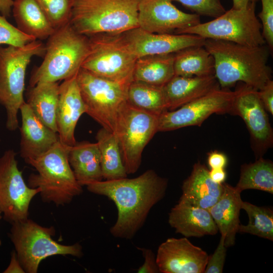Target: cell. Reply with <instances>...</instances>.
Returning a JSON list of instances; mask_svg holds the SVG:
<instances>
[{"instance_id":"4fadbf2b","label":"cell","mask_w":273,"mask_h":273,"mask_svg":"<svg viewBox=\"0 0 273 273\" xmlns=\"http://www.w3.org/2000/svg\"><path fill=\"white\" fill-rule=\"evenodd\" d=\"M235 95V90L220 88L177 109L164 111L159 117L158 131L200 126L213 114H230Z\"/></svg>"},{"instance_id":"8d00e7d4","label":"cell","mask_w":273,"mask_h":273,"mask_svg":"<svg viewBox=\"0 0 273 273\" xmlns=\"http://www.w3.org/2000/svg\"><path fill=\"white\" fill-rule=\"evenodd\" d=\"M225 237L221 235V237L214 252L208 256L207 263L204 272L205 273H221L226 255V247L224 245Z\"/></svg>"},{"instance_id":"8992f818","label":"cell","mask_w":273,"mask_h":273,"mask_svg":"<svg viewBox=\"0 0 273 273\" xmlns=\"http://www.w3.org/2000/svg\"><path fill=\"white\" fill-rule=\"evenodd\" d=\"M76 79L85 113L116 136L128 104L127 91L131 82L109 80L81 68Z\"/></svg>"},{"instance_id":"6da1fadb","label":"cell","mask_w":273,"mask_h":273,"mask_svg":"<svg viewBox=\"0 0 273 273\" xmlns=\"http://www.w3.org/2000/svg\"><path fill=\"white\" fill-rule=\"evenodd\" d=\"M167 186V178L148 169L135 178L101 180L86 186L89 192L115 203L118 215L111 234L130 240L143 226L153 207L163 198Z\"/></svg>"},{"instance_id":"1f68e13d","label":"cell","mask_w":273,"mask_h":273,"mask_svg":"<svg viewBox=\"0 0 273 273\" xmlns=\"http://www.w3.org/2000/svg\"><path fill=\"white\" fill-rule=\"evenodd\" d=\"M241 208L247 213L249 222L246 225L240 224L238 232L248 233L272 241V210L244 201L242 202Z\"/></svg>"},{"instance_id":"7402d4cb","label":"cell","mask_w":273,"mask_h":273,"mask_svg":"<svg viewBox=\"0 0 273 273\" xmlns=\"http://www.w3.org/2000/svg\"><path fill=\"white\" fill-rule=\"evenodd\" d=\"M220 88L214 75L193 77L174 76L163 86L166 109L174 110Z\"/></svg>"},{"instance_id":"5b68a950","label":"cell","mask_w":273,"mask_h":273,"mask_svg":"<svg viewBox=\"0 0 273 273\" xmlns=\"http://www.w3.org/2000/svg\"><path fill=\"white\" fill-rule=\"evenodd\" d=\"M69 147L59 140L43 154L25 161L37 172L30 175L28 186L38 188L43 201L57 206L70 203L82 193V186L77 182L69 163Z\"/></svg>"},{"instance_id":"ba28073f","label":"cell","mask_w":273,"mask_h":273,"mask_svg":"<svg viewBox=\"0 0 273 273\" xmlns=\"http://www.w3.org/2000/svg\"><path fill=\"white\" fill-rule=\"evenodd\" d=\"M12 224L10 238L25 272L36 273L40 262L50 256L70 255L81 257L83 255L82 247L79 243L65 245L54 240L53 226H42L28 218Z\"/></svg>"},{"instance_id":"52a82bcc","label":"cell","mask_w":273,"mask_h":273,"mask_svg":"<svg viewBox=\"0 0 273 273\" xmlns=\"http://www.w3.org/2000/svg\"><path fill=\"white\" fill-rule=\"evenodd\" d=\"M45 52V45L40 40L21 47L0 45V104L6 110V127L10 131L18 128L27 66L33 57L43 56Z\"/></svg>"},{"instance_id":"83f0119b","label":"cell","mask_w":273,"mask_h":273,"mask_svg":"<svg viewBox=\"0 0 273 273\" xmlns=\"http://www.w3.org/2000/svg\"><path fill=\"white\" fill-rule=\"evenodd\" d=\"M174 76L214 75V60L204 46H192L174 54Z\"/></svg>"},{"instance_id":"ffe728a7","label":"cell","mask_w":273,"mask_h":273,"mask_svg":"<svg viewBox=\"0 0 273 273\" xmlns=\"http://www.w3.org/2000/svg\"><path fill=\"white\" fill-rule=\"evenodd\" d=\"M168 223L185 237L214 235L218 231L207 209L180 200L171 209Z\"/></svg>"},{"instance_id":"d6a6232c","label":"cell","mask_w":273,"mask_h":273,"mask_svg":"<svg viewBox=\"0 0 273 273\" xmlns=\"http://www.w3.org/2000/svg\"><path fill=\"white\" fill-rule=\"evenodd\" d=\"M56 29L69 23L73 0H34Z\"/></svg>"},{"instance_id":"44dd1931","label":"cell","mask_w":273,"mask_h":273,"mask_svg":"<svg viewBox=\"0 0 273 273\" xmlns=\"http://www.w3.org/2000/svg\"><path fill=\"white\" fill-rule=\"evenodd\" d=\"M181 190L179 200L208 210L220 198L224 187L223 183L213 181L209 176V170L197 162L183 181Z\"/></svg>"},{"instance_id":"3957f363","label":"cell","mask_w":273,"mask_h":273,"mask_svg":"<svg viewBox=\"0 0 273 273\" xmlns=\"http://www.w3.org/2000/svg\"><path fill=\"white\" fill-rule=\"evenodd\" d=\"M140 0H73L70 24L87 36L119 34L139 27Z\"/></svg>"},{"instance_id":"ee69618b","label":"cell","mask_w":273,"mask_h":273,"mask_svg":"<svg viewBox=\"0 0 273 273\" xmlns=\"http://www.w3.org/2000/svg\"><path fill=\"white\" fill-rule=\"evenodd\" d=\"M258 0H233V8L241 9L246 8L251 3H256Z\"/></svg>"},{"instance_id":"5bb4252c","label":"cell","mask_w":273,"mask_h":273,"mask_svg":"<svg viewBox=\"0 0 273 273\" xmlns=\"http://www.w3.org/2000/svg\"><path fill=\"white\" fill-rule=\"evenodd\" d=\"M235 92L230 114L240 116L245 122L257 159L272 146V128L258 90L243 83Z\"/></svg>"},{"instance_id":"277c9868","label":"cell","mask_w":273,"mask_h":273,"mask_svg":"<svg viewBox=\"0 0 273 273\" xmlns=\"http://www.w3.org/2000/svg\"><path fill=\"white\" fill-rule=\"evenodd\" d=\"M45 48L43 60L30 77V87L41 82L64 80L76 74L89 51V38L68 23L55 29L48 38Z\"/></svg>"},{"instance_id":"7a4b0ae2","label":"cell","mask_w":273,"mask_h":273,"mask_svg":"<svg viewBox=\"0 0 273 273\" xmlns=\"http://www.w3.org/2000/svg\"><path fill=\"white\" fill-rule=\"evenodd\" d=\"M204 47L214 59V75L221 88L242 81L259 90L271 80L272 70L268 65L271 51L266 44L249 46L206 39Z\"/></svg>"},{"instance_id":"836d02e7","label":"cell","mask_w":273,"mask_h":273,"mask_svg":"<svg viewBox=\"0 0 273 273\" xmlns=\"http://www.w3.org/2000/svg\"><path fill=\"white\" fill-rule=\"evenodd\" d=\"M35 40L36 39L21 31L0 14V45L21 47Z\"/></svg>"},{"instance_id":"2e32d148","label":"cell","mask_w":273,"mask_h":273,"mask_svg":"<svg viewBox=\"0 0 273 273\" xmlns=\"http://www.w3.org/2000/svg\"><path fill=\"white\" fill-rule=\"evenodd\" d=\"M208 256L187 237L170 238L159 246L156 260L160 272L202 273L205 270Z\"/></svg>"},{"instance_id":"d4e9b609","label":"cell","mask_w":273,"mask_h":273,"mask_svg":"<svg viewBox=\"0 0 273 273\" xmlns=\"http://www.w3.org/2000/svg\"><path fill=\"white\" fill-rule=\"evenodd\" d=\"M12 11L17 27L36 40L48 39L55 30L34 0H15Z\"/></svg>"},{"instance_id":"ab89813d","label":"cell","mask_w":273,"mask_h":273,"mask_svg":"<svg viewBox=\"0 0 273 273\" xmlns=\"http://www.w3.org/2000/svg\"><path fill=\"white\" fill-rule=\"evenodd\" d=\"M207 161L208 165L211 169L224 168L228 163L226 155L216 151H212L208 153Z\"/></svg>"},{"instance_id":"e575fe53","label":"cell","mask_w":273,"mask_h":273,"mask_svg":"<svg viewBox=\"0 0 273 273\" xmlns=\"http://www.w3.org/2000/svg\"><path fill=\"white\" fill-rule=\"evenodd\" d=\"M180 3L199 16L215 18L225 12L221 0H171Z\"/></svg>"},{"instance_id":"d590c367","label":"cell","mask_w":273,"mask_h":273,"mask_svg":"<svg viewBox=\"0 0 273 273\" xmlns=\"http://www.w3.org/2000/svg\"><path fill=\"white\" fill-rule=\"evenodd\" d=\"M262 8L259 17L262 34L271 52L273 49V0H261Z\"/></svg>"},{"instance_id":"30bf717a","label":"cell","mask_w":273,"mask_h":273,"mask_svg":"<svg viewBox=\"0 0 273 273\" xmlns=\"http://www.w3.org/2000/svg\"><path fill=\"white\" fill-rule=\"evenodd\" d=\"M255 3L245 8H232L213 20L176 31L205 39L225 40L249 46L266 44L262 26L255 14Z\"/></svg>"},{"instance_id":"f546056e","label":"cell","mask_w":273,"mask_h":273,"mask_svg":"<svg viewBox=\"0 0 273 273\" xmlns=\"http://www.w3.org/2000/svg\"><path fill=\"white\" fill-rule=\"evenodd\" d=\"M235 188L240 192L254 189L273 194V163L260 157L253 163L241 167L240 175Z\"/></svg>"},{"instance_id":"f6af8a7d","label":"cell","mask_w":273,"mask_h":273,"mask_svg":"<svg viewBox=\"0 0 273 273\" xmlns=\"http://www.w3.org/2000/svg\"><path fill=\"white\" fill-rule=\"evenodd\" d=\"M1 213H2V212H1V209H0V219H1L2 218V216H1ZM0 243H1V242H0Z\"/></svg>"},{"instance_id":"9c48e42d","label":"cell","mask_w":273,"mask_h":273,"mask_svg":"<svg viewBox=\"0 0 273 273\" xmlns=\"http://www.w3.org/2000/svg\"><path fill=\"white\" fill-rule=\"evenodd\" d=\"M89 49L81 68L109 80L130 82L137 60L122 34L88 36Z\"/></svg>"},{"instance_id":"bcb514c9","label":"cell","mask_w":273,"mask_h":273,"mask_svg":"<svg viewBox=\"0 0 273 273\" xmlns=\"http://www.w3.org/2000/svg\"><path fill=\"white\" fill-rule=\"evenodd\" d=\"M0 141H1V139H0Z\"/></svg>"},{"instance_id":"4316f807","label":"cell","mask_w":273,"mask_h":273,"mask_svg":"<svg viewBox=\"0 0 273 273\" xmlns=\"http://www.w3.org/2000/svg\"><path fill=\"white\" fill-rule=\"evenodd\" d=\"M174 54L149 55L138 58L132 80L164 86L174 76Z\"/></svg>"},{"instance_id":"b9f144b4","label":"cell","mask_w":273,"mask_h":273,"mask_svg":"<svg viewBox=\"0 0 273 273\" xmlns=\"http://www.w3.org/2000/svg\"><path fill=\"white\" fill-rule=\"evenodd\" d=\"M209 176L215 183L222 184L226 179V173L224 168H212L209 170Z\"/></svg>"},{"instance_id":"f35d334b","label":"cell","mask_w":273,"mask_h":273,"mask_svg":"<svg viewBox=\"0 0 273 273\" xmlns=\"http://www.w3.org/2000/svg\"><path fill=\"white\" fill-rule=\"evenodd\" d=\"M260 99L266 111L273 115V81L270 80L258 90Z\"/></svg>"},{"instance_id":"d6986e66","label":"cell","mask_w":273,"mask_h":273,"mask_svg":"<svg viewBox=\"0 0 273 273\" xmlns=\"http://www.w3.org/2000/svg\"><path fill=\"white\" fill-rule=\"evenodd\" d=\"M20 111V155L26 161L43 154L59 140L58 133L44 125L26 102L21 106Z\"/></svg>"},{"instance_id":"7bdbcfd3","label":"cell","mask_w":273,"mask_h":273,"mask_svg":"<svg viewBox=\"0 0 273 273\" xmlns=\"http://www.w3.org/2000/svg\"><path fill=\"white\" fill-rule=\"evenodd\" d=\"M14 1L0 0V14L6 18L10 17Z\"/></svg>"},{"instance_id":"7c38bea8","label":"cell","mask_w":273,"mask_h":273,"mask_svg":"<svg viewBox=\"0 0 273 273\" xmlns=\"http://www.w3.org/2000/svg\"><path fill=\"white\" fill-rule=\"evenodd\" d=\"M16 154L8 150L0 157V209L4 218L11 223L28 218L30 202L40 192L25 183Z\"/></svg>"},{"instance_id":"f1b7e54d","label":"cell","mask_w":273,"mask_h":273,"mask_svg":"<svg viewBox=\"0 0 273 273\" xmlns=\"http://www.w3.org/2000/svg\"><path fill=\"white\" fill-rule=\"evenodd\" d=\"M100 154L103 178L114 180L127 177L117 138L102 127L96 135Z\"/></svg>"},{"instance_id":"8fae6325","label":"cell","mask_w":273,"mask_h":273,"mask_svg":"<svg viewBox=\"0 0 273 273\" xmlns=\"http://www.w3.org/2000/svg\"><path fill=\"white\" fill-rule=\"evenodd\" d=\"M159 116L128 103L116 136L127 174L134 173L140 167L144 149L158 132Z\"/></svg>"},{"instance_id":"484cf974","label":"cell","mask_w":273,"mask_h":273,"mask_svg":"<svg viewBox=\"0 0 273 273\" xmlns=\"http://www.w3.org/2000/svg\"><path fill=\"white\" fill-rule=\"evenodd\" d=\"M59 85L58 82H44L30 87L26 102L36 117L57 133Z\"/></svg>"},{"instance_id":"60d3db41","label":"cell","mask_w":273,"mask_h":273,"mask_svg":"<svg viewBox=\"0 0 273 273\" xmlns=\"http://www.w3.org/2000/svg\"><path fill=\"white\" fill-rule=\"evenodd\" d=\"M4 273H24L23 268L21 265L16 255L15 251H13L12 253L10 263L6 269L3 272Z\"/></svg>"},{"instance_id":"ac0fdd59","label":"cell","mask_w":273,"mask_h":273,"mask_svg":"<svg viewBox=\"0 0 273 273\" xmlns=\"http://www.w3.org/2000/svg\"><path fill=\"white\" fill-rule=\"evenodd\" d=\"M76 74L63 80L59 85L56 124L59 141L72 146L76 143L75 129L81 116L86 112L77 81Z\"/></svg>"},{"instance_id":"e0dca14e","label":"cell","mask_w":273,"mask_h":273,"mask_svg":"<svg viewBox=\"0 0 273 273\" xmlns=\"http://www.w3.org/2000/svg\"><path fill=\"white\" fill-rule=\"evenodd\" d=\"M122 34L137 58L149 55L174 54L190 47L204 46L206 39L190 34L151 33L140 27Z\"/></svg>"},{"instance_id":"cb8c5ba5","label":"cell","mask_w":273,"mask_h":273,"mask_svg":"<svg viewBox=\"0 0 273 273\" xmlns=\"http://www.w3.org/2000/svg\"><path fill=\"white\" fill-rule=\"evenodd\" d=\"M68 158L74 176L82 187L103 179L101 154L97 143L76 142L69 146Z\"/></svg>"},{"instance_id":"4dcf8cb0","label":"cell","mask_w":273,"mask_h":273,"mask_svg":"<svg viewBox=\"0 0 273 273\" xmlns=\"http://www.w3.org/2000/svg\"><path fill=\"white\" fill-rule=\"evenodd\" d=\"M127 103L138 109L160 115L167 111L163 86L132 80L127 91Z\"/></svg>"},{"instance_id":"9a60e30c","label":"cell","mask_w":273,"mask_h":273,"mask_svg":"<svg viewBox=\"0 0 273 273\" xmlns=\"http://www.w3.org/2000/svg\"><path fill=\"white\" fill-rule=\"evenodd\" d=\"M200 23L199 15L180 11L171 0H140L139 27L148 32L175 33Z\"/></svg>"},{"instance_id":"603a6c76","label":"cell","mask_w":273,"mask_h":273,"mask_svg":"<svg viewBox=\"0 0 273 273\" xmlns=\"http://www.w3.org/2000/svg\"><path fill=\"white\" fill-rule=\"evenodd\" d=\"M224 191L219 200L208 210L218 230L225 237L224 245L230 247L235 243L240 226L239 215L242 200L235 187L223 183Z\"/></svg>"},{"instance_id":"74e56055","label":"cell","mask_w":273,"mask_h":273,"mask_svg":"<svg viewBox=\"0 0 273 273\" xmlns=\"http://www.w3.org/2000/svg\"><path fill=\"white\" fill-rule=\"evenodd\" d=\"M142 252L144 262L138 269L139 273L160 272L156 263V257L153 252L150 249L138 248Z\"/></svg>"}]
</instances>
